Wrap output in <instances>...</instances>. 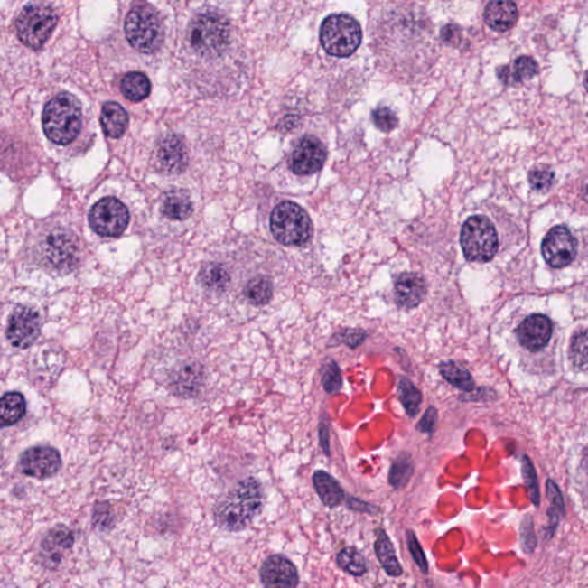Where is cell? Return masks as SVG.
<instances>
[{"label":"cell","mask_w":588,"mask_h":588,"mask_svg":"<svg viewBox=\"0 0 588 588\" xmlns=\"http://www.w3.org/2000/svg\"><path fill=\"white\" fill-rule=\"evenodd\" d=\"M322 385L328 395H335L342 387L340 367L335 361H328L322 368Z\"/></svg>","instance_id":"obj_37"},{"label":"cell","mask_w":588,"mask_h":588,"mask_svg":"<svg viewBox=\"0 0 588 588\" xmlns=\"http://www.w3.org/2000/svg\"><path fill=\"white\" fill-rule=\"evenodd\" d=\"M260 579L266 587H297L299 574L295 565L285 555H273L262 564Z\"/></svg>","instance_id":"obj_16"},{"label":"cell","mask_w":588,"mask_h":588,"mask_svg":"<svg viewBox=\"0 0 588 588\" xmlns=\"http://www.w3.org/2000/svg\"><path fill=\"white\" fill-rule=\"evenodd\" d=\"M538 73V63L535 59L527 56L519 57L510 65L501 66L497 70L498 79L505 86H516V84L528 81Z\"/></svg>","instance_id":"obj_21"},{"label":"cell","mask_w":588,"mask_h":588,"mask_svg":"<svg viewBox=\"0 0 588 588\" xmlns=\"http://www.w3.org/2000/svg\"><path fill=\"white\" fill-rule=\"evenodd\" d=\"M541 252L553 268H564L576 257L577 242L565 227L558 226L546 235Z\"/></svg>","instance_id":"obj_12"},{"label":"cell","mask_w":588,"mask_h":588,"mask_svg":"<svg viewBox=\"0 0 588 588\" xmlns=\"http://www.w3.org/2000/svg\"><path fill=\"white\" fill-rule=\"evenodd\" d=\"M92 524L97 531L107 533L116 526V516L113 508L108 502L100 501L93 506Z\"/></svg>","instance_id":"obj_36"},{"label":"cell","mask_w":588,"mask_h":588,"mask_svg":"<svg viewBox=\"0 0 588 588\" xmlns=\"http://www.w3.org/2000/svg\"><path fill=\"white\" fill-rule=\"evenodd\" d=\"M189 155L183 138L179 135H168L156 149V163L167 173H179L188 166Z\"/></svg>","instance_id":"obj_18"},{"label":"cell","mask_w":588,"mask_h":588,"mask_svg":"<svg viewBox=\"0 0 588 588\" xmlns=\"http://www.w3.org/2000/svg\"><path fill=\"white\" fill-rule=\"evenodd\" d=\"M125 32L130 45L141 53H154L163 45V21L149 4H136L131 8L126 15Z\"/></svg>","instance_id":"obj_3"},{"label":"cell","mask_w":588,"mask_h":588,"mask_svg":"<svg viewBox=\"0 0 588 588\" xmlns=\"http://www.w3.org/2000/svg\"><path fill=\"white\" fill-rule=\"evenodd\" d=\"M554 180H555L554 172L545 166L533 168L528 173V182L536 191L547 192L552 188Z\"/></svg>","instance_id":"obj_38"},{"label":"cell","mask_w":588,"mask_h":588,"mask_svg":"<svg viewBox=\"0 0 588 588\" xmlns=\"http://www.w3.org/2000/svg\"><path fill=\"white\" fill-rule=\"evenodd\" d=\"M104 133L111 138L121 137L128 128L129 117L120 104L109 101L103 106L100 117Z\"/></svg>","instance_id":"obj_24"},{"label":"cell","mask_w":588,"mask_h":588,"mask_svg":"<svg viewBox=\"0 0 588 588\" xmlns=\"http://www.w3.org/2000/svg\"><path fill=\"white\" fill-rule=\"evenodd\" d=\"M414 473V463L408 454H401L391 465L388 481L393 489L399 490L408 484Z\"/></svg>","instance_id":"obj_33"},{"label":"cell","mask_w":588,"mask_h":588,"mask_svg":"<svg viewBox=\"0 0 588 588\" xmlns=\"http://www.w3.org/2000/svg\"><path fill=\"white\" fill-rule=\"evenodd\" d=\"M496 228L488 218L471 217L464 222L461 229V247L467 260L488 262L492 260L498 251Z\"/></svg>","instance_id":"obj_8"},{"label":"cell","mask_w":588,"mask_h":588,"mask_svg":"<svg viewBox=\"0 0 588 588\" xmlns=\"http://www.w3.org/2000/svg\"><path fill=\"white\" fill-rule=\"evenodd\" d=\"M518 18L514 0H490L484 11L486 24L499 33L510 31Z\"/></svg>","instance_id":"obj_19"},{"label":"cell","mask_w":588,"mask_h":588,"mask_svg":"<svg viewBox=\"0 0 588 588\" xmlns=\"http://www.w3.org/2000/svg\"><path fill=\"white\" fill-rule=\"evenodd\" d=\"M58 16L44 4H31L20 12L15 27L19 40L28 48L41 49L56 28Z\"/></svg>","instance_id":"obj_7"},{"label":"cell","mask_w":588,"mask_h":588,"mask_svg":"<svg viewBox=\"0 0 588 588\" xmlns=\"http://www.w3.org/2000/svg\"><path fill=\"white\" fill-rule=\"evenodd\" d=\"M270 229L283 245L300 247L313 235V224L307 211L292 201H283L275 207L270 218Z\"/></svg>","instance_id":"obj_6"},{"label":"cell","mask_w":588,"mask_h":588,"mask_svg":"<svg viewBox=\"0 0 588 588\" xmlns=\"http://www.w3.org/2000/svg\"><path fill=\"white\" fill-rule=\"evenodd\" d=\"M45 257L58 270H70L78 262V244L66 231H54L45 243Z\"/></svg>","instance_id":"obj_15"},{"label":"cell","mask_w":588,"mask_h":588,"mask_svg":"<svg viewBox=\"0 0 588 588\" xmlns=\"http://www.w3.org/2000/svg\"><path fill=\"white\" fill-rule=\"evenodd\" d=\"M201 285L206 289L213 291H221L226 289L230 282L229 274L223 266L218 264L206 265L199 275Z\"/></svg>","instance_id":"obj_32"},{"label":"cell","mask_w":588,"mask_h":588,"mask_svg":"<svg viewBox=\"0 0 588 588\" xmlns=\"http://www.w3.org/2000/svg\"><path fill=\"white\" fill-rule=\"evenodd\" d=\"M121 91L126 99L141 101L147 98L151 92L150 79L143 73L126 74L121 82Z\"/></svg>","instance_id":"obj_29"},{"label":"cell","mask_w":588,"mask_h":588,"mask_svg":"<svg viewBox=\"0 0 588 588\" xmlns=\"http://www.w3.org/2000/svg\"><path fill=\"white\" fill-rule=\"evenodd\" d=\"M27 414V400L23 393L10 391L4 393L0 401V421L3 427L18 425Z\"/></svg>","instance_id":"obj_25"},{"label":"cell","mask_w":588,"mask_h":588,"mask_svg":"<svg viewBox=\"0 0 588 588\" xmlns=\"http://www.w3.org/2000/svg\"><path fill=\"white\" fill-rule=\"evenodd\" d=\"M437 409L431 406V407L425 410V416H423L421 418V421L418 422L416 429L422 434H434L435 429V423H437Z\"/></svg>","instance_id":"obj_41"},{"label":"cell","mask_w":588,"mask_h":588,"mask_svg":"<svg viewBox=\"0 0 588 588\" xmlns=\"http://www.w3.org/2000/svg\"><path fill=\"white\" fill-rule=\"evenodd\" d=\"M82 128L81 104L70 93H61L46 104L43 129L46 137L58 145H67L79 136Z\"/></svg>","instance_id":"obj_2"},{"label":"cell","mask_w":588,"mask_h":588,"mask_svg":"<svg viewBox=\"0 0 588 588\" xmlns=\"http://www.w3.org/2000/svg\"><path fill=\"white\" fill-rule=\"evenodd\" d=\"M397 393H399V399L403 404L406 413L410 417H415L420 412L421 404L423 401L422 393L414 385L412 380L401 376L399 384H397Z\"/></svg>","instance_id":"obj_30"},{"label":"cell","mask_w":588,"mask_h":588,"mask_svg":"<svg viewBox=\"0 0 588 588\" xmlns=\"http://www.w3.org/2000/svg\"><path fill=\"white\" fill-rule=\"evenodd\" d=\"M426 286L420 275L406 273L396 283V298L397 304L405 308L418 306L425 299Z\"/></svg>","instance_id":"obj_20"},{"label":"cell","mask_w":588,"mask_h":588,"mask_svg":"<svg viewBox=\"0 0 588 588\" xmlns=\"http://www.w3.org/2000/svg\"><path fill=\"white\" fill-rule=\"evenodd\" d=\"M329 430L327 425L320 426V440L321 445H322L325 454L329 455Z\"/></svg>","instance_id":"obj_44"},{"label":"cell","mask_w":588,"mask_h":588,"mask_svg":"<svg viewBox=\"0 0 588 588\" xmlns=\"http://www.w3.org/2000/svg\"><path fill=\"white\" fill-rule=\"evenodd\" d=\"M245 294L253 304L261 306L270 302L273 297V285L268 277L257 276L249 281Z\"/></svg>","instance_id":"obj_34"},{"label":"cell","mask_w":588,"mask_h":588,"mask_svg":"<svg viewBox=\"0 0 588 588\" xmlns=\"http://www.w3.org/2000/svg\"><path fill=\"white\" fill-rule=\"evenodd\" d=\"M129 211L117 198L101 199L90 210L89 221L93 231L105 237L121 235L129 224Z\"/></svg>","instance_id":"obj_9"},{"label":"cell","mask_w":588,"mask_h":588,"mask_svg":"<svg viewBox=\"0 0 588 588\" xmlns=\"http://www.w3.org/2000/svg\"><path fill=\"white\" fill-rule=\"evenodd\" d=\"M375 553L388 576L400 577L403 574V566L397 560L395 546L384 530L378 532V539L375 541Z\"/></svg>","instance_id":"obj_27"},{"label":"cell","mask_w":588,"mask_h":588,"mask_svg":"<svg viewBox=\"0 0 588 588\" xmlns=\"http://www.w3.org/2000/svg\"><path fill=\"white\" fill-rule=\"evenodd\" d=\"M320 40L325 52L330 56H352L361 45V25L353 16L345 13L330 15L321 25Z\"/></svg>","instance_id":"obj_4"},{"label":"cell","mask_w":588,"mask_h":588,"mask_svg":"<svg viewBox=\"0 0 588 588\" xmlns=\"http://www.w3.org/2000/svg\"><path fill=\"white\" fill-rule=\"evenodd\" d=\"M18 467L24 476L40 481L49 480L61 471V455L57 448L52 446H33L20 455Z\"/></svg>","instance_id":"obj_10"},{"label":"cell","mask_w":588,"mask_h":588,"mask_svg":"<svg viewBox=\"0 0 588 588\" xmlns=\"http://www.w3.org/2000/svg\"><path fill=\"white\" fill-rule=\"evenodd\" d=\"M264 500L260 481L253 477L245 478L215 505V523L224 531H242L261 513Z\"/></svg>","instance_id":"obj_1"},{"label":"cell","mask_w":588,"mask_h":588,"mask_svg":"<svg viewBox=\"0 0 588 588\" xmlns=\"http://www.w3.org/2000/svg\"><path fill=\"white\" fill-rule=\"evenodd\" d=\"M41 333V319L35 310L16 308L8 320L7 341L15 349L27 350L35 344Z\"/></svg>","instance_id":"obj_11"},{"label":"cell","mask_w":588,"mask_h":588,"mask_svg":"<svg viewBox=\"0 0 588 588\" xmlns=\"http://www.w3.org/2000/svg\"><path fill=\"white\" fill-rule=\"evenodd\" d=\"M366 332L361 331V330H346L344 336H342V341L346 345H349L350 349H355L362 344L366 340Z\"/></svg>","instance_id":"obj_42"},{"label":"cell","mask_w":588,"mask_h":588,"mask_svg":"<svg viewBox=\"0 0 588 588\" xmlns=\"http://www.w3.org/2000/svg\"><path fill=\"white\" fill-rule=\"evenodd\" d=\"M371 117L374 125L378 126L380 131H383V133H390V131L395 130L397 124H399L396 113L388 107L376 108L375 111L372 112Z\"/></svg>","instance_id":"obj_39"},{"label":"cell","mask_w":588,"mask_h":588,"mask_svg":"<svg viewBox=\"0 0 588 588\" xmlns=\"http://www.w3.org/2000/svg\"><path fill=\"white\" fill-rule=\"evenodd\" d=\"M298 122L299 121L297 117H287L285 118V121H283L281 128L285 131L292 130L298 126Z\"/></svg>","instance_id":"obj_45"},{"label":"cell","mask_w":588,"mask_h":588,"mask_svg":"<svg viewBox=\"0 0 588 588\" xmlns=\"http://www.w3.org/2000/svg\"><path fill=\"white\" fill-rule=\"evenodd\" d=\"M583 199L588 202V179L585 181V183L583 185Z\"/></svg>","instance_id":"obj_46"},{"label":"cell","mask_w":588,"mask_h":588,"mask_svg":"<svg viewBox=\"0 0 588 588\" xmlns=\"http://www.w3.org/2000/svg\"><path fill=\"white\" fill-rule=\"evenodd\" d=\"M75 543L74 532L70 527L59 524L46 533L40 546L38 560L44 568L57 569L66 553L71 551Z\"/></svg>","instance_id":"obj_13"},{"label":"cell","mask_w":588,"mask_h":588,"mask_svg":"<svg viewBox=\"0 0 588 588\" xmlns=\"http://www.w3.org/2000/svg\"><path fill=\"white\" fill-rule=\"evenodd\" d=\"M313 484L321 501L330 508L340 506L345 500V492L340 481L323 471H315Z\"/></svg>","instance_id":"obj_23"},{"label":"cell","mask_w":588,"mask_h":588,"mask_svg":"<svg viewBox=\"0 0 588 588\" xmlns=\"http://www.w3.org/2000/svg\"><path fill=\"white\" fill-rule=\"evenodd\" d=\"M442 37L445 43L453 45L459 44L461 40L459 27H456V25H447V27L443 29Z\"/></svg>","instance_id":"obj_43"},{"label":"cell","mask_w":588,"mask_h":588,"mask_svg":"<svg viewBox=\"0 0 588 588\" xmlns=\"http://www.w3.org/2000/svg\"><path fill=\"white\" fill-rule=\"evenodd\" d=\"M585 88H586V90L588 92V71H587L586 78H585Z\"/></svg>","instance_id":"obj_47"},{"label":"cell","mask_w":588,"mask_h":588,"mask_svg":"<svg viewBox=\"0 0 588 588\" xmlns=\"http://www.w3.org/2000/svg\"><path fill=\"white\" fill-rule=\"evenodd\" d=\"M571 362L578 369H588V329L578 331L570 342Z\"/></svg>","instance_id":"obj_35"},{"label":"cell","mask_w":588,"mask_h":588,"mask_svg":"<svg viewBox=\"0 0 588 588\" xmlns=\"http://www.w3.org/2000/svg\"><path fill=\"white\" fill-rule=\"evenodd\" d=\"M337 565L345 573L361 577L367 573V562L362 554L354 547H346L337 555Z\"/></svg>","instance_id":"obj_31"},{"label":"cell","mask_w":588,"mask_h":588,"mask_svg":"<svg viewBox=\"0 0 588 588\" xmlns=\"http://www.w3.org/2000/svg\"><path fill=\"white\" fill-rule=\"evenodd\" d=\"M553 325L547 316L535 314L527 317L518 329L520 344L531 352H538L551 341Z\"/></svg>","instance_id":"obj_17"},{"label":"cell","mask_w":588,"mask_h":588,"mask_svg":"<svg viewBox=\"0 0 588 588\" xmlns=\"http://www.w3.org/2000/svg\"><path fill=\"white\" fill-rule=\"evenodd\" d=\"M439 371L448 383L461 391L471 392L475 388V380L471 372L458 362H443L439 366Z\"/></svg>","instance_id":"obj_28"},{"label":"cell","mask_w":588,"mask_h":588,"mask_svg":"<svg viewBox=\"0 0 588 588\" xmlns=\"http://www.w3.org/2000/svg\"><path fill=\"white\" fill-rule=\"evenodd\" d=\"M407 545L409 552L412 554L414 561L420 568L421 573L425 574L429 573V565H427L425 551H423L422 546L418 543L415 533L413 531H407Z\"/></svg>","instance_id":"obj_40"},{"label":"cell","mask_w":588,"mask_h":588,"mask_svg":"<svg viewBox=\"0 0 588 588\" xmlns=\"http://www.w3.org/2000/svg\"><path fill=\"white\" fill-rule=\"evenodd\" d=\"M204 370L198 363H190L175 371L171 378L173 393L181 397H193L201 390Z\"/></svg>","instance_id":"obj_22"},{"label":"cell","mask_w":588,"mask_h":588,"mask_svg":"<svg viewBox=\"0 0 588 588\" xmlns=\"http://www.w3.org/2000/svg\"><path fill=\"white\" fill-rule=\"evenodd\" d=\"M162 210L164 217L175 221H183L191 217L193 211L191 198L183 190H172L163 198Z\"/></svg>","instance_id":"obj_26"},{"label":"cell","mask_w":588,"mask_h":588,"mask_svg":"<svg viewBox=\"0 0 588 588\" xmlns=\"http://www.w3.org/2000/svg\"><path fill=\"white\" fill-rule=\"evenodd\" d=\"M327 160V149L323 143L313 136L299 142L291 156L292 172L300 176L312 175L323 168Z\"/></svg>","instance_id":"obj_14"},{"label":"cell","mask_w":588,"mask_h":588,"mask_svg":"<svg viewBox=\"0 0 588 588\" xmlns=\"http://www.w3.org/2000/svg\"><path fill=\"white\" fill-rule=\"evenodd\" d=\"M190 42L201 56H219L230 43V24L218 12L201 13L190 25Z\"/></svg>","instance_id":"obj_5"}]
</instances>
